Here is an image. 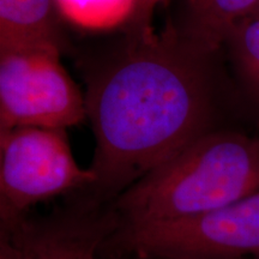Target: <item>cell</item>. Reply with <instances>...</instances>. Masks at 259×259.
Here are the masks:
<instances>
[{
    "instance_id": "6da1fadb",
    "label": "cell",
    "mask_w": 259,
    "mask_h": 259,
    "mask_svg": "<svg viewBox=\"0 0 259 259\" xmlns=\"http://www.w3.org/2000/svg\"><path fill=\"white\" fill-rule=\"evenodd\" d=\"M208 56L173 28L127 34L124 50L94 77L87 93L96 139L90 200L109 204L208 132Z\"/></svg>"
},
{
    "instance_id": "7c38bea8",
    "label": "cell",
    "mask_w": 259,
    "mask_h": 259,
    "mask_svg": "<svg viewBox=\"0 0 259 259\" xmlns=\"http://www.w3.org/2000/svg\"><path fill=\"white\" fill-rule=\"evenodd\" d=\"M252 16H259V5H258V8H257V10H255V12Z\"/></svg>"
},
{
    "instance_id": "4fadbf2b",
    "label": "cell",
    "mask_w": 259,
    "mask_h": 259,
    "mask_svg": "<svg viewBox=\"0 0 259 259\" xmlns=\"http://www.w3.org/2000/svg\"><path fill=\"white\" fill-rule=\"evenodd\" d=\"M248 259H259V255H257V257H252V258H248Z\"/></svg>"
},
{
    "instance_id": "277c9868",
    "label": "cell",
    "mask_w": 259,
    "mask_h": 259,
    "mask_svg": "<svg viewBox=\"0 0 259 259\" xmlns=\"http://www.w3.org/2000/svg\"><path fill=\"white\" fill-rule=\"evenodd\" d=\"M65 130L16 127L0 132V220L72 192H90L96 176L78 166Z\"/></svg>"
},
{
    "instance_id": "8992f818",
    "label": "cell",
    "mask_w": 259,
    "mask_h": 259,
    "mask_svg": "<svg viewBox=\"0 0 259 259\" xmlns=\"http://www.w3.org/2000/svg\"><path fill=\"white\" fill-rule=\"evenodd\" d=\"M116 223L108 204L34 218L0 220V259H103Z\"/></svg>"
},
{
    "instance_id": "ba28073f",
    "label": "cell",
    "mask_w": 259,
    "mask_h": 259,
    "mask_svg": "<svg viewBox=\"0 0 259 259\" xmlns=\"http://www.w3.org/2000/svg\"><path fill=\"white\" fill-rule=\"evenodd\" d=\"M189 5L187 22L180 31L211 54L227 42L236 24L254 14L259 0H189Z\"/></svg>"
},
{
    "instance_id": "9c48e42d",
    "label": "cell",
    "mask_w": 259,
    "mask_h": 259,
    "mask_svg": "<svg viewBox=\"0 0 259 259\" xmlns=\"http://www.w3.org/2000/svg\"><path fill=\"white\" fill-rule=\"evenodd\" d=\"M60 16L89 29L126 25L135 12L136 0H57Z\"/></svg>"
},
{
    "instance_id": "30bf717a",
    "label": "cell",
    "mask_w": 259,
    "mask_h": 259,
    "mask_svg": "<svg viewBox=\"0 0 259 259\" xmlns=\"http://www.w3.org/2000/svg\"><path fill=\"white\" fill-rule=\"evenodd\" d=\"M227 42L242 76L259 94V16H250L236 24Z\"/></svg>"
},
{
    "instance_id": "52a82bcc",
    "label": "cell",
    "mask_w": 259,
    "mask_h": 259,
    "mask_svg": "<svg viewBox=\"0 0 259 259\" xmlns=\"http://www.w3.org/2000/svg\"><path fill=\"white\" fill-rule=\"evenodd\" d=\"M57 0H0V53L44 50L61 53Z\"/></svg>"
},
{
    "instance_id": "8fae6325",
    "label": "cell",
    "mask_w": 259,
    "mask_h": 259,
    "mask_svg": "<svg viewBox=\"0 0 259 259\" xmlns=\"http://www.w3.org/2000/svg\"><path fill=\"white\" fill-rule=\"evenodd\" d=\"M168 2L169 0H136L135 12L126 24V32L130 35H142L153 31L151 19L155 8Z\"/></svg>"
},
{
    "instance_id": "5b68a950",
    "label": "cell",
    "mask_w": 259,
    "mask_h": 259,
    "mask_svg": "<svg viewBox=\"0 0 259 259\" xmlns=\"http://www.w3.org/2000/svg\"><path fill=\"white\" fill-rule=\"evenodd\" d=\"M59 56L44 50L0 53V132L16 127L65 130L85 120V97Z\"/></svg>"
},
{
    "instance_id": "7a4b0ae2",
    "label": "cell",
    "mask_w": 259,
    "mask_h": 259,
    "mask_svg": "<svg viewBox=\"0 0 259 259\" xmlns=\"http://www.w3.org/2000/svg\"><path fill=\"white\" fill-rule=\"evenodd\" d=\"M259 190V139L205 132L108 204L115 232L184 221Z\"/></svg>"
},
{
    "instance_id": "3957f363",
    "label": "cell",
    "mask_w": 259,
    "mask_h": 259,
    "mask_svg": "<svg viewBox=\"0 0 259 259\" xmlns=\"http://www.w3.org/2000/svg\"><path fill=\"white\" fill-rule=\"evenodd\" d=\"M112 258L248 259L259 255V190L184 221L116 232L107 241Z\"/></svg>"
}]
</instances>
